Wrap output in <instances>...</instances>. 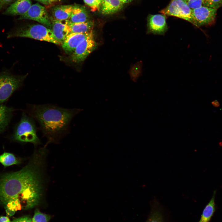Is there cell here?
I'll use <instances>...</instances> for the list:
<instances>
[{
    "mask_svg": "<svg viewBox=\"0 0 222 222\" xmlns=\"http://www.w3.org/2000/svg\"><path fill=\"white\" fill-rule=\"evenodd\" d=\"M44 149L35 152L29 163L18 171L6 174L0 178V203L5 205L16 200L25 209L39 202L43 189L42 168Z\"/></svg>",
    "mask_w": 222,
    "mask_h": 222,
    "instance_id": "6da1fadb",
    "label": "cell"
},
{
    "mask_svg": "<svg viewBox=\"0 0 222 222\" xmlns=\"http://www.w3.org/2000/svg\"><path fill=\"white\" fill-rule=\"evenodd\" d=\"M14 0H0V6L10 3Z\"/></svg>",
    "mask_w": 222,
    "mask_h": 222,
    "instance_id": "f1b7e54d",
    "label": "cell"
},
{
    "mask_svg": "<svg viewBox=\"0 0 222 222\" xmlns=\"http://www.w3.org/2000/svg\"><path fill=\"white\" fill-rule=\"evenodd\" d=\"M7 37L8 38L13 37L29 38L60 45L51 30L44 25L39 24L32 25L12 31L8 33Z\"/></svg>",
    "mask_w": 222,
    "mask_h": 222,
    "instance_id": "3957f363",
    "label": "cell"
},
{
    "mask_svg": "<svg viewBox=\"0 0 222 222\" xmlns=\"http://www.w3.org/2000/svg\"><path fill=\"white\" fill-rule=\"evenodd\" d=\"M31 5V0H17L7 8L4 14L21 16L27 13Z\"/></svg>",
    "mask_w": 222,
    "mask_h": 222,
    "instance_id": "4fadbf2b",
    "label": "cell"
},
{
    "mask_svg": "<svg viewBox=\"0 0 222 222\" xmlns=\"http://www.w3.org/2000/svg\"><path fill=\"white\" fill-rule=\"evenodd\" d=\"M88 14L83 7L74 5L72 14L68 21L72 23H83L89 20Z\"/></svg>",
    "mask_w": 222,
    "mask_h": 222,
    "instance_id": "2e32d148",
    "label": "cell"
},
{
    "mask_svg": "<svg viewBox=\"0 0 222 222\" xmlns=\"http://www.w3.org/2000/svg\"><path fill=\"white\" fill-rule=\"evenodd\" d=\"M41 3L46 4L48 5L56 1L57 0H36Z\"/></svg>",
    "mask_w": 222,
    "mask_h": 222,
    "instance_id": "83f0119b",
    "label": "cell"
},
{
    "mask_svg": "<svg viewBox=\"0 0 222 222\" xmlns=\"http://www.w3.org/2000/svg\"><path fill=\"white\" fill-rule=\"evenodd\" d=\"M160 12L164 15L176 17L191 23V9L183 0H171Z\"/></svg>",
    "mask_w": 222,
    "mask_h": 222,
    "instance_id": "8992f818",
    "label": "cell"
},
{
    "mask_svg": "<svg viewBox=\"0 0 222 222\" xmlns=\"http://www.w3.org/2000/svg\"><path fill=\"white\" fill-rule=\"evenodd\" d=\"M215 191L212 198L205 207L199 222H209L215 211Z\"/></svg>",
    "mask_w": 222,
    "mask_h": 222,
    "instance_id": "d6986e66",
    "label": "cell"
},
{
    "mask_svg": "<svg viewBox=\"0 0 222 222\" xmlns=\"http://www.w3.org/2000/svg\"><path fill=\"white\" fill-rule=\"evenodd\" d=\"M147 222H162L161 217L158 213H154L151 216Z\"/></svg>",
    "mask_w": 222,
    "mask_h": 222,
    "instance_id": "484cf974",
    "label": "cell"
},
{
    "mask_svg": "<svg viewBox=\"0 0 222 222\" xmlns=\"http://www.w3.org/2000/svg\"><path fill=\"white\" fill-rule=\"evenodd\" d=\"M191 10L203 6L202 0H183Z\"/></svg>",
    "mask_w": 222,
    "mask_h": 222,
    "instance_id": "d4e9b609",
    "label": "cell"
},
{
    "mask_svg": "<svg viewBox=\"0 0 222 222\" xmlns=\"http://www.w3.org/2000/svg\"><path fill=\"white\" fill-rule=\"evenodd\" d=\"M13 109L5 105H0V134L4 131L12 118Z\"/></svg>",
    "mask_w": 222,
    "mask_h": 222,
    "instance_id": "e0dca14e",
    "label": "cell"
},
{
    "mask_svg": "<svg viewBox=\"0 0 222 222\" xmlns=\"http://www.w3.org/2000/svg\"><path fill=\"white\" fill-rule=\"evenodd\" d=\"M51 217L50 216L41 212L36 209L35 211L32 222H49Z\"/></svg>",
    "mask_w": 222,
    "mask_h": 222,
    "instance_id": "44dd1931",
    "label": "cell"
},
{
    "mask_svg": "<svg viewBox=\"0 0 222 222\" xmlns=\"http://www.w3.org/2000/svg\"><path fill=\"white\" fill-rule=\"evenodd\" d=\"M12 222H32V220L30 217L26 216L15 219Z\"/></svg>",
    "mask_w": 222,
    "mask_h": 222,
    "instance_id": "4316f807",
    "label": "cell"
},
{
    "mask_svg": "<svg viewBox=\"0 0 222 222\" xmlns=\"http://www.w3.org/2000/svg\"><path fill=\"white\" fill-rule=\"evenodd\" d=\"M97 43L92 32L82 41L77 47L72 55V60L76 63L84 61L88 56L96 48Z\"/></svg>",
    "mask_w": 222,
    "mask_h": 222,
    "instance_id": "52a82bcc",
    "label": "cell"
},
{
    "mask_svg": "<svg viewBox=\"0 0 222 222\" xmlns=\"http://www.w3.org/2000/svg\"><path fill=\"white\" fill-rule=\"evenodd\" d=\"M217 10L202 6L191 10V23L197 27L209 25L215 19Z\"/></svg>",
    "mask_w": 222,
    "mask_h": 222,
    "instance_id": "ba28073f",
    "label": "cell"
},
{
    "mask_svg": "<svg viewBox=\"0 0 222 222\" xmlns=\"http://www.w3.org/2000/svg\"><path fill=\"white\" fill-rule=\"evenodd\" d=\"M19 19L33 20L46 26L51 27V23L46 8L38 3L32 5L27 13L20 16Z\"/></svg>",
    "mask_w": 222,
    "mask_h": 222,
    "instance_id": "9c48e42d",
    "label": "cell"
},
{
    "mask_svg": "<svg viewBox=\"0 0 222 222\" xmlns=\"http://www.w3.org/2000/svg\"><path fill=\"white\" fill-rule=\"evenodd\" d=\"M13 136L14 139L17 141L30 142L35 146L40 143L33 118L24 113L15 127Z\"/></svg>",
    "mask_w": 222,
    "mask_h": 222,
    "instance_id": "277c9868",
    "label": "cell"
},
{
    "mask_svg": "<svg viewBox=\"0 0 222 222\" xmlns=\"http://www.w3.org/2000/svg\"><path fill=\"white\" fill-rule=\"evenodd\" d=\"M68 25L71 33H84L92 30L94 23L91 20L79 23H72L68 21Z\"/></svg>",
    "mask_w": 222,
    "mask_h": 222,
    "instance_id": "ac0fdd59",
    "label": "cell"
},
{
    "mask_svg": "<svg viewBox=\"0 0 222 222\" xmlns=\"http://www.w3.org/2000/svg\"><path fill=\"white\" fill-rule=\"evenodd\" d=\"M124 4L125 3H129L131 2L134 0H120Z\"/></svg>",
    "mask_w": 222,
    "mask_h": 222,
    "instance_id": "1f68e13d",
    "label": "cell"
},
{
    "mask_svg": "<svg viewBox=\"0 0 222 222\" xmlns=\"http://www.w3.org/2000/svg\"><path fill=\"white\" fill-rule=\"evenodd\" d=\"M203 6L217 10L222 7V0H202Z\"/></svg>",
    "mask_w": 222,
    "mask_h": 222,
    "instance_id": "7402d4cb",
    "label": "cell"
},
{
    "mask_svg": "<svg viewBox=\"0 0 222 222\" xmlns=\"http://www.w3.org/2000/svg\"><path fill=\"white\" fill-rule=\"evenodd\" d=\"M24 76H17L7 71L0 72V103L6 101L21 86Z\"/></svg>",
    "mask_w": 222,
    "mask_h": 222,
    "instance_id": "5b68a950",
    "label": "cell"
},
{
    "mask_svg": "<svg viewBox=\"0 0 222 222\" xmlns=\"http://www.w3.org/2000/svg\"><path fill=\"white\" fill-rule=\"evenodd\" d=\"M6 209L16 212L22 209V206L20 202L18 200H11L5 205Z\"/></svg>",
    "mask_w": 222,
    "mask_h": 222,
    "instance_id": "603a6c76",
    "label": "cell"
},
{
    "mask_svg": "<svg viewBox=\"0 0 222 222\" xmlns=\"http://www.w3.org/2000/svg\"><path fill=\"white\" fill-rule=\"evenodd\" d=\"M52 31L60 44H62L67 36L71 33L68 20L53 19L51 23Z\"/></svg>",
    "mask_w": 222,
    "mask_h": 222,
    "instance_id": "8fae6325",
    "label": "cell"
},
{
    "mask_svg": "<svg viewBox=\"0 0 222 222\" xmlns=\"http://www.w3.org/2000/svg\"><path fill=\"white\" fill-rule=\"evenodd\" d=\"M93 32L84 33H70L61 44L64 50L68 54H72L79 44Z\"/></svg>",
    "mask_w": 222,
    "mask_h": 222,
    "instance_id": "7c38bea8",
    "label": "cell"
},
{
    "mask_svg": "<svg viewBox=\"0 0 222 222\" xmlns=\"http://www.w3.org/2000/svg\"><path fill=\"white\" fill-rule=\"evenodd\" d=\"M147 26L148 33L164 34L168 29L166 16L163 14H149Z\"/></svg>",
    "mask_w": 222,
    "mask_h": 222,
    "instance_id": "30bf717a",
    "label": "cell"
},
{
    "mask_svg": "<svg viewBox=\"0 0 222 222\" xmlns=\"http://www.w3.org/2000/svg\"><path fill=\"white\" fill-rule=\"evenodd\" d=\"M0 222H11V221L8 217L5 216H0Z\"/></svg>",
    "mask_w": 222,
    "mask_h": 222,
    "instance_id": "f546056e",
    "label": "cell"
},
{
    "mask_svg": "<svg viewBox=\"0 0 222 222\" xmlns=\"http://www.w3.org/2000/svg\"><path fill=\"white\" fill-rule=\"evenodd\" d=\"M74 5L58 6L53 8L52 14L54 19L57 20H68L72 14Z\"/></svg>",
    "mask_w": 222,
    "mask_h": 222,
    "instance_id": "9a60e30c",
    "label": "cell"
},
{
    "mask_svg": "<svg viewBox=\"0 0 222 222\" xmlns=\"http://www.w3.org/2000/svg\"><path fill=\"white\" fill-rule=\"evenodd\" d=\"M19 160L13 154L4 152L0 155V163L4 166H8L20 163Z\"/></svg>",
    "mask_w": 222,
    "mask_h": 222,
    "instance_id": "ffe728a7",
    "label": "cell"
},
{
    "mask_svg": "<svg viewBox=\"0 0 222 222\" xmlns=\"http://www.w3.org/2000/svg\"><path fill=\"white\" fill-rule=\"evenodd\" d=\"M82 110L49 104L30 105L28 109L29 116L37 121L43 133L50 141H54L66 134L69 131L71 120Z\"/></svg>",
    "mask_w": 222,
    "mask_h": 222,
    "instance_id": "7a4b0ae2",
    "label": "cell"
},
{
    "mask_svg": "<svg viewBox=\"0 0 222 222\" xmlns=\"http://www.w3.org/2000/svg\"><path fill=\"white\" fill-rule=\"evenodd\" d=\"M85 3L93 11L100 8L102 0H83Z\"/></svg>",
    "mask_w": 222,
    "mask_h": 222,
    "instance_id": "cb8c5ba5",
    "label": "cell"
},
{
    "mask_svg": "<svg viewBox=\"0 0 222 222\" xmlns=\"http://www.w3.org/2000/svg\"><path fill=\"white\" fill-rule=\"evenodd\" d=\"M123 5L120 0H102L100 9L102 14L109 15L119 11Z\"/></svg>",
    "mask_w": 222,
    "mask_h": 222,
    "instance_id": "5bb4252c",
    "label": "cell"
},
{
    "mask_svg": "<svg viewBox=\"0 0 222 222\" xmlns=\"http://www.w3.org/2000/svg\"><path fill=\"white\" fill-rule=\"evenodd\" d=\"M6 212L7 214L10 216H12L14 215L15 212L12 211L9 209H6Z\"/></svg>",
    "mask_w": 222,
    "mask_h": 222,
    "instance_id": "4dcf8cb0",
    "label": "cell"
}]
</instances>
